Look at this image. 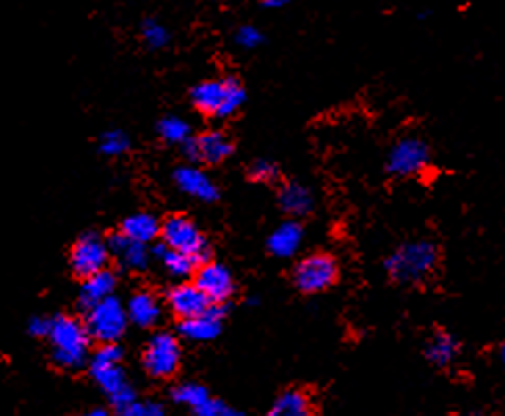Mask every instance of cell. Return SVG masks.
Listing matches in <instances>:
<instances>
[{
    "instance_id": "obj_5",
    "label": "cell",
    "mask_w": 505,
    "mask_h": 416,
    "mask_svg": "<svg viewBox=\"0 0 505 416\" xmlns=\"http://www.w3.org/2000/svg\"><path fill=\"white\" fill-rule=\"evenodd\" d=\"M122 359L123 351L117 343L99 345V349L93 353V357H88V371H91L97 386L107 394L109 400L131 386L122 367Z\"/></svg>"
},
{
    "instance_id": "obj_7",
    "label": "cell",
    "mask_w": 505,
    "mask_h": 416,
    "mask_svg": "<svg viewBox=\"0 0 505 416\" xmlns=\"http://www.w3.org/2000/svg\"><path fill=\"white\" fill-rule=\"evenodd\" d=\"M142 365L150 378L169 379L181 365V345L171 332H156L150 337L142 353Z\"/></svg>"
},
{
    "instance_id": "obj_14",
    "label": "cell",
    "mask_w": 505,
    "mask_h": 416,
    "mask_svg": "<svg viewBox=\"0 0 505 416\" xmlns=\"http://www.w3.org/2000/svg\"><path fill=\"white\" fill-rule=\"evenodd\" d=\"M224 314L226 306H210L206 314L179 324V335L193 343H210L220 335V330H223Z\"/></svg>"
},
{
    "instance_id": "obj_2",
    "label": "cell",
    "mask_w": 505,
    "mask_h": 416,
    "mask_svg": "<svg viewBox=\"0 0 505 416\" xmlns=\"http://www.w3.org/2000/svg\"><path fill=\"white\" fill-rule=\"evenodd\" d=\"M52 362L62 370H80L88 362V349H91V337L85 324L72 316L52 318L50 335Z\"/></svg>"
},
{
    "instance_id": "obj_1",
    "label": "cell",
    "mask_w": 505,
    "mask_h": 416,
    "mask_svg": "<svg viewBox=\"0 0 505 416\" xmlns=\"http://www.w3.org/2000/svg\"><path fill=\"white\" fill-rule=\"evenodd\" d=\"M440 262V248L432 240H411L400 245L389 259L386 271L394 283L400 286H417L425 281Z\"/></svg>"
},
{
    "instance_id": "obj_23",
    "label": "cell",
    "mask_w": 505,
    "mask_h": 416,
    "mask_svg": "<svg viewBox=\"0 0 505 416\" xmlns=\"http://www.w3.org/2000/svg\"><path fill=\"white\" fill-rule=\"evenodd\" d=\"M425 357L430 359L433 365L448 367L459 357V341H456L452 335H448V332H435L425 345Z\"/></svg>"
},
{
    "instance_id": "obj_37",
    "label": "cell",
    "mask_w": 505,
    "mask_h": 416,
    "mask_svg": "<svg viewBox=\"0 0 505 416\" xmlns=\"http://www.w3.org/2000/svg\"><path fill=\"white\" fill-rule=\"evenodd\" d=\"M80 416H109V414H107V411H103V408H93V411L82 412Z\"/></svg>"
},
{
    "instance_id": "obj_12",
    "label": "cell",
    "mask_w": 505,
    "mask_h": 416,
    "mask_svg": "<svg viewBox=\"0 0 505 416\" xmlns=\"http://www.w3.org/2000/svg\"><path fill=\"white\" fill-rule=\"evenodd\" d=\"M167 304L169 310L181 322L206 314L212 306V304L206 300L202 291L196 287V283H179V286L171 287L167 294Z\"/></svg>"
},
{
    "instance_id": "obj_6",
    "label": "cell",
    "mask_w": 505,
    "mask_h": 416,
    "mask_svg": "<svg viewBox=\"0 0 505 416\" xmlns=\"http://www.w3.org/2000/svg\"><path fill=\"white\" fill-rule=\"evenodd\" d=\"M339 279V267L327 253H313L296 262L292 271L294 286L302 294H321L333 287Z\"/></svg>"
},
{
    "instance_id": "obj_26",
    "label": "cell",
    "mask_w": 505,
    "mask_h": 416,
    "mask_svg": "<svg viewBox=\"0 0 505 416\" xmlns=\"http://www.w3.org/2000/svg\"><path fill=\"white\" fill-rule=\"evenodd\" d=\"M245 99H247V93H245V87L240 85V80L234 79V76H228V79H224V101L218 113L220 120H226V117H232L234 113H237V111L245 105Z\"/></svg>"
},
{
    "instance_id": "obj_22",
    "label": "cell",
    "mask_w": 505,
    "mask_h": 416,
    "mask_svg": "<svg viewBox=\"0 0 505 416\" xmlns=\"http://www.w3.org/2000/svg\"><path fill=\"white\" fill-rule=\"evenodd\" d=\"M120 232L126 236L128 240L147 246L148 242L156 240L158 236H161V224H158V220L152 216V213L138 212V213H131V216H128L122 221Z\"/></svg>"
},
{
    "instance_id": "obj_32",
    "label": "cell",
    "mask_w": 505,
    "mask_h": 416,
    "mask_svg": "<svg viewBox=\"0 0 505 416\" xmlns=\"http://www.w3.org/2000/svg\"><path fill=\"white\" fill-rule=\"evenodd\" d=\"M234 41L245 50H253V47H259L263 44V33L253 25H243L239 27L237 33H234Z\"/></svg>"
},
{
    "instance_id": "obj_25",
    "label": "cell",
    "mask_w": 505,
    "mask_h": 416,
    "mask_svg": "<svg viewBox=\"0 0 505 416\" xmlns=\"http://www.w3.org/2000/svg\"><path fill=\"white\" fill-rule=\"evenodd\" d=\"M155 253L158 259L163 261V265L167 267V271L173 275V277H181V279H185V277H191L193 273L198 271V262L191 259V256H185L181 253H175V251H169L167 246L164 245H158L155 246Z\"/></svg>"
},
{
    "instance_id": "obj_16",
    "label": "cell",
    "mask_w": 505,
    "mask_h": 416,
    "mask_svg": "<svg viewBox=\"0 0 505 416\" xmlns=\"http://www.w3.org/2000/svg\"><path fill=\"white\" fill-rule=\"evenodd\" d=\"M126 314L128 322L140 326V329H152V326L161 320L163 308L155 294H150V291H136V294L130 297Z\"/></svg>"
},
{
    "instance_id": "obj_34",
    "label": "cell",
    "mask_w": 505,
    "mask_h": 416,
    "mask_svg": "<svg viewBox=\"0 0 505 416\" xmlns=\"http://www.w3.org/2000/svg\"><path fill=\"white\" fill-rule=\"evenodd\" d=\"M142 416H167V411L158 402H142Z\"/></svg>"
},
{
    "instance_id": "obj_17",
    "label": "cell",
    "mask_w": 505,
    "mask_h": 416,
    "mask_svg": "<svg viewBox=\"0 0 505 416\" xmlns=\"http://www.w3.org/2000/svg\"><path fill=\"white\" fill-rule=\"evenodd\" d=\"M117 286L115 275L105 269V271L95 273L87 279H82V286L79 291V304L82 310H91L97 304H101L107 297H114V291Z\"/></svg>"
},
{
    "instance_id": "obj_24",
    "label": "cell",
    "mask_w": 505,
    "mask_h": 416,
    "mask_svg": "<svg viewBox=\"0 0 505 416\" xmlns=\"http://www.w3.org/2000/svg\"><path fill=\"white\" fill-rule=\"evenodd\" d=\"M171 398L177 402V404L188 406L191 412H196L199 406H204L207 400H210V392L207 387L198 384V381H181L171 390Z\"/></svg>"
},
{
    "instance_id": "obj_8",
    "label": "cell",
    "mask_w": 505,
    "mask_h": 416,
    "mask_svg": "<svg viewBox=\"0 0 505 416\" xmlns=\"http://www.w3.org/2000/svg\"><path fill=\"white\" fill-rule=\"evenodd\" d=\"M109 251L107 242L97 232H85L76 238L71 248V269L76 277H91L107 269Z\"/></svg>"
},
{
    "instance_id": "obj_35",
    "label": "cell",
    "mask_w": 505,
    "mask_h": 416,
    "mask_svg": "<svg viewBox=\"0 0 505 416\" xmlns=\"http://www.w3.org/2000/svg\"><path fill=\"white\" fill-rule=\"evenodd\" d=\"M117 416H142V402H134L123 411H117Z\"/></svg>"
},
{
    "instance_id": "obj_3",
    "label": "cell",
    "mask_w": 505,
    "mask_h": 416,
    "mask_svg": "<svg viewBox=\"0 0 505 416\" xmlns=\"http://www.w3.org/2000/svg\"><path fill=\"white\" fill-rule=\"evenodd\" d=\"M163 245L169 251L191 256L198 265L210 261V242L199 230L198 224L188 216H171L161 224Z\"/></svg>"
},
{
    "instance_id": "obj_30",
    "label": "cell",
    "mask_w": 505,
    "mask_h": 416,
    "mask_svg": "<svg viewBox=\"0 0 505 416\" xmlns=\"http://www.w3.org/2000/svg\"><path fill=\"white\" fill-rule=\"evenodd\" d=\"M248 179H251L253 183L274 185L278 183L280 179V169L269 161H257L251 164V169H248Z\"/></svg>"
},
{
    "instance_id": "obj_19",
    "label": "cell",
    "mask_w": 505,
    "mask_h": 416,
    "mask_svg": "<svg viewBox=\"0 0 505 416\" xmlns=\"http://www.w3.org/2000/svg\"><path fill=\"white\" fill-rule=\"evenodd\" d=\"M280 207L288 213L294 221L299 218H307L315 207L313 193H310L308 187H304L296 181L286 183L280 189Z\"/></svg>"
},
{
    "instance_id": "obj_4",
    "label": "cell",
    "mask_w": 505,
    "mask_h": 416,
    "mask_svg": "<svg viewBox=\"0 0 505 416\" xmlns=\"http://www.w3.org/2000/svg\"><path fill=\"white\" fill-rule=\"evenodd\" d=\"M91 337L99 345H115L128 329V314L117 297H107L87 310V320L82 322Z\"/></svg>"
},
{
    "instance_id": "obj_15",
    "label": "cell",
    "mask_w": 505,
    "mask_h": 416,
    "mask_svg": "<svg viewBox=\"0 0 505 416\" xmlns=\"http://www.w3.org/2000/svg\"><path fill=\"white\" fill-rule=\"evenodd\" d=\"M105 242L109 256H115L126 269H131V271H142V269H147L150 261L148 246L128 240L122 232L112 234Z\"/></svg>"
},
{
    "instance_id": "obj_31",
    "label": "cell",
    "mask_w": 505,
    "mask_h": 416,
    "mask_svg": "<svg viewBox=\"0 0 505 416\" xmlns=\"http://www.w3.org/2000/svg\"><path fill=\"white\" fill-rule=\"evenodd\" d=\"M193 414H196V416H245L243 412H239L237 408L228 406L226 402L216 400V398L207 400L206 404L199 406Z\"/></svg>"
},
{
    "instance_id": "obj_27",
    "label": "cell",
    "mask_w": 505,
    "mask_h": 416,
    "mask_svg": "<svg viewBox=\"0 0 505 416\" xmlns=\"http://www.w3.org/2000/svg\"><path fill=\"white\" fill-rule=\"evenodd\" d=\"M158 134L169 144H185L191 137V128L181 117L167 115L158 121Z\"/></svg>"
},
{
    "instance_id": "obj_13",
    "label": "cell",
    "mask_w": 505,
    "mask_h": 416,
    "mask_svg": "<svg viewBox=\"0 0 505 416\" xmlns=\"http://www.w3.org/2000/svg\"><path fill=\"white\" fill-rule=\"evenodd\" d=\"M173 181H175V185L185 193V196L206 201V204L207 201H216L220 197L218 185L214 183L204 171H199L198 166L191 164L179 166V169H175V172H173Z\"/></svg>"
},
{
    "instance_id": "obj_38",
    "label": "cell",
    "mask_w": 505,
    "mask_h": 416,
    "mask_svg": "<svg viewBox=\"0 0 505 416\" xmlns=\"http://www.w3.org/2000/svg\"><path fill=\"white\" fill-rule=\"evenodd\" d=\"M465 416H483V414H465Z\"/></svg>"
},
{
    "instance_id": "obj_29",
    "label": "cell",
    "mask_w": 505,
    "mask_h": 416,
    "mask_svg": "<svg viewBox=\"0 0 505 416\" xmlns=\"http://www.w3.org/2000/svg\"><path fill=\"white\" fill-rule=\"evenodd\" d=\"M142 39L152 47V50H161L169 44V31L156 19H147L142 23Z\"/></svg>"
},
{
    "instance_id": "obj_11",
    "label": "cell",
    "mask_w": 505,
    "mask_h": 416,
    "mask_svg": "<svg viewBox=\"0 0 505 416\" xmlns=\"http://www.w3.org/2000/svg\"><path fill=\"white\" fill-rule=\"evenodd\" d=\"M183 152L191 162L220 164L224 162L226 158L232 156L234 144L223 131L210 129L196 137H189V140L183 144Z\"/></svg>"
},
{
    "instance_id": "obj_9",
    "label": "cell",
    "mask_w": 505,
    "mask_h": 416,
    "mask_svg": "<svg viewBox=\"0 0 505 416\" xmlns=\"http://www.w3.org/2000/svg\"><path fill=\"white\" fill-rule=\"evenodd\" d=\"M427 164H430V148H427V144L415 136H407L392 146L386 171L392 177L407 179L419 175L421 171H425Z\"/></svg>"
},
{
    "instance_id": "obj_28",
    "label": "cell",
    "mask_w": 505,
    "mask_h": 416,
    "mask_svg": "<svg viewBox=\"0 0 505 416\" xmlns=\"http://www.w3.org/2000/svg\"><path fill=\"white\" fill-rule=\"evenodd\" d=\"M99 150L105 156H122L130 150V137L122 129H109L99 137Z\"/></svg>"
},
{
    "instance_id": "obj_18",
    "label": "cell",
    "mask_w": 505,
    "mask_h": 416,
    "mask_svg": "<svg viewBox=\"0 0 505 416\" xmlns=\"http://www.w3.org/2000/svg\"><path fill=\"white\" fill-rule=\"evenodd\" d=\"M265 416H316L313 396L299 387H290L275 398Z\"/></svg>"
},
{
    "instance_id": "obj_21",
    "label": "cell",
    "mask_w": 505,
    "mask_h": 416,
    "mask_svg": "<svg viewBox=\"0 0 505 416\" xmlns=\"http://www.w3.org/2000/svg\"><path fill=\"white\" fill-rule=\"evenodd\" d=\"M224 101V79L204 80L191 88V103L206 117H218Z\"/></svg>"
},
{
    "instance_id": "obj_20",
    "label": "cell",
    "mask_w": 505,
    "mask_h": 416,
    "mask_svg": "<svg viewBox=\"0 0 505 416\" xmlns=\"http://www.w3.org/2000/svg\"><path fill=\"white\" fill-rule=\"evenodd\" d=\"M300 245H302V226L294 220L283 221L278 230H274L272 236L267 238L269 253L278 256V259H290V256H294L299 253Z\"/></svg>"
},
{
    "instance_id": "obj_36",
    "label": "cell",
    "mask_w": 505,
    "mask_h": 416,
    "mask_svg": "<svg viewBox=\"0 0 505 416\" xmlns=\"http://www.w3.org/2000/svg\"><path fill=\"white\" fill-rule=\"evenodd\" d=\"M286 4V0H265V3H261L263 9H283Z\"/></svg>"
},
{
    "instance_id": "obj_33",
    "label": "cell",
    "mask_w": 505,
    "mask_h": 416,
    "mask_svg": "<svg viewBox=\"0 0 505 416\" xmlns=\"http://www.w3.org/2000/svg\"><path fill=\"white\" fill-rule=\"evenodd\" d=\"M50 326H52V318L46 316H33L29 324H27V330H29L31 337H39V338H47L50 335Z\"/></svg>"
},
{
    "instance_id": "obj_10",
    "label": "cell",
    "mask_w": 505,
    "mask_h": 416,
    "mask_svg": "<svg viewBox=\"0 0 505 416\" xmlns=\"http://www.w3.org/2000/svg\"><path fill=\"white\" fill-rule=\"evenodd\" d=\"M196 287L206 295V300L212 306H226V302L234 295V277L231 269L220 265V262L207 261L198 267L196 271Z\"/></svg>"
}]
</instances>
